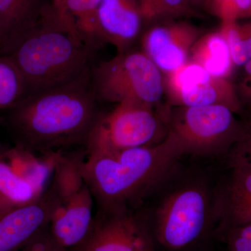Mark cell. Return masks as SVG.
Returning a JSON list of instances; mask_svg holds the SVG:
<instances>
[{
	"label": "cell",
	"mask_w": 251,
	"mask_h": 251,
	"mask_svg": "<svg viewBox=\"0 0 251 251\" xmlns=\"http://www.w3.org/2000/svg\"><path fill=\"white\" fill-rule=\"evenodd\" d=\"M148 216L140 209L97 208L90 232L71 251H156Z\"/></svg>",
	"instance_id": "ba28073f"
},
{
	"label": "cell",
	"mask_w": 251,
	"mask_h": 251,
	"mask_svg": "<svg viewBox=\"0 0 251 251\" xmlns=\"http://www.w3.org/2000/svg\"><path fill=\"white\" fill-rule=\"evenodd\" d=\"M101 0H67L74 25L86 45L95 51L103 44L97 28V12Z\"/></svg>",
	"instance_id": "d6986e66"
},
{
	"label": "cell",
	"mask_w": 251,
	"mask_h": 251,
	"mask_svg": "<svg viewBox=\"0 0 251 251\" xmlns=\"http://www.w3.org/2000/svg\"><path fill=\"white\" fill-rule=\"evenodd\" d=\"M216 235L226 244L225 251H251V226L228 227Z\"/></svg>",
	"instance_id": "484cf974"
},
{
	"label": "cell",
	"mask_w": 251,
	"mask_h": 251,
	"mask_svg": "<svg viewBox=\"0 0 251 251\" xmlns=\"http://www.w3.org/2000/svg\"><path fill=\"white\" fill-rule=\"evenodd\" d=\"M190 62L196 63L217 77L229 78L234 66L228 44L220 29L202 34L194 44Z\"/></svg>",
	"instance_id": "9a60e30c"
},
{
	"label": "cell",
	"mask_w": 251,
	"mask_h": 251,
	"mask_svg": "<svg viewBox=\"0 0 251 251\" xmlns=\"http://www.w3.org/2000/svg\"><path fill=\"white\" fill-rule=\"evenodd\" d=\"M52 9L45 0H0V55L9 53Z\"/></svg>",
	"instance_id": "5bb4252c"
},
{
	"label": "cell",
	"mask_w": 251,
	"mask_h": 251,
	"mask_svg": "<svg viewBox=\"0 0 251 251\" xmlns=\"http://www.w3.org/2000/svg\"><path fill=\"white\" fill-rule=\"evenodd\" d=\"M19 251H69L61 247L52 237L49 227L31 239Z\"/></svg>",
	"instance_id": "4316f807"
},
{
	"label": "cell",
	"mask_w": 251,
	"mask_h": 251,
	"mask_svg": "<svg viewBox=\"0 0 251 251\" xmlns=\"http://www.w3.org/2000/svg\"><path fill=\"white\" fill-rule=\"evenodd\" d=\"M219 29L228 44L234 66L244 67L251 60V21L222 22Z\"/></svg>",
	"instance_id": "7402d4cb"
},
{
	"label": "cell",
	"mask_w": 251,
	"mask_h": 251,
	"mask_svg": "<svg viewBox=\"0 0 251 251\" xmlns=\"http://www.w3.org/2000/svg\"><path fill=\"white\" fill-rule=\"evenodd\" d=\"M143 21L138 0H101L97 12L100 40L117 52L128 50L139 37Z\"/></svg>",
	"instance_id": "7c38bea8"
},
{
	"label": "cell",
	"mask_w": 251,
	"mask_h": 251,
	"mask_svg": "<svg viewBox=\"0 0 251 251\" xmlns=\"http://www.w3.org/2000/svg\"><path fill=\"white\" fill-rule=\"evenodd\" d=\"M168 115L146 105L117 104L99 117L87 140L86 156L160 143L168 135Z\"/></svg>",
	"instance_id": "52a82bcc"
},
{
	"label": "cell",
	"mask_w": 251,
	"mask_h": 251,
	"mask_svg": "<svg viewBox=\"0 0 251 251\" xmlns=\"http://www.w3.org/2000/svg\"><path fill=\"white\" fill-rule=\"evenodd\" d=\"M94 52L63 25L52 9L5 55L22 74L27 97L66 85L90 72Z\"/></svg>",
	"instance_id": "3957f363"
},
{
	"label": "cell",
	"mask_w": 251,
	"mask_h": 251,
	"mask_svg": "<svg viewBox=\"0 0 251 251\" xmlns=\"http://www.w3.org/2000/svg\"><path fill=\"white\" fill-rule=\"evenodd\" d=\"M183 155L179 144L168 133L156 145L87 156L84 179L97 208L140 209L143 200L168 179Z\"/></svg>",
	"instance_id": "7a4b0ae2"
},
{
	"label": "cell",
	"mask_w": 251,
	"mask_h": 251,
	"mask_svg": "<svg viewBox=\"0 0 251 251\" xmlns=\"http://www.w3.org/2000/svg\"><path fill=\"white\" fill-rule=\"evenodd\" d=\"M164 90L170 103L176 106L224 105L236 115L243 111L236 85L230 79L215 76L190 61L165 75Z\"/></svg>",
	"instance_id": "9c48e42d"
},
{
	"label": "cell",
	"mask_w": 251,
	"mask_h": 251,
	"mask_svg": "<svg viewBox=\"0 0 251 251\" xmlns=\"http://www.w3.org/2000/svg\"><path fill=\"white\" fill-rule=\"evenodd\" d=\"M224 105L179 107L169 112L168 133L183 154L209 156L233 150L244 135V123Z\"/></svg>",
	"instance_id": "8992f818"
},
{
	"label": "cell",
	"mask_w": 251,
	"mask_h": 251,
	"mask_svg": "<svg viewBox=\"0 0 251 251\" xmlns=\"http://www.w3.org/2000/svg\"><path fill=\"white\" fill-rule=\"evenodd\" d=\"M86 151L63 154L56 160L51 184L58 193L62 203L66 202L85 186L83 165Z\"/></svg>",
	"instance_id": "ac0fdd59"
},
{
	"label": "cell",
	"mask_w": 251,
	"mask_h": 251,
	"mask_svg": "<svg viewBox=\"0 0 251 251\" xmlns=\"http://www.w3.org/2000/svg\"><path fill=\"white\" fill-rule=\"evenodd\" d=\"M215 191L201 180L166 195L149 218L155 242L168 251H190L216 234Z\"/></svg>",
	"instance_id": "277c9868"
},
{
	"label": "cell",
	"mask_w": 251,
	"mask_h": 251,
	"mask_svg": "<svg viewBox=\"0 0 251 251\" xmlns=\"http://www.w3.org/2000/svg\"><path fill=\"white\" fill-rule=\"evenodd\" d=\"M244 123V135L242 140L234 147L233 150L244 155L251 161V114Z\"/></svg>",
	"instance_id": "f1b7e54d"
},
{
	"label": "cell",
	"mask_w": 251,
	"mask_h": 251,
	"mask_svg": "<svg viewBox=\"0 0 251 251\" xmlns=\"http://www.w3.org/2000/svg\"><path fill=\"white\" fill-rule=\"evenodd\" d=\"M163 75L141 50H128L92 67L91 85L98 100L154 108L165 94Z\"/></svg>",
	"instance_id": "5b68a950"
},
{
	"label": "cell",
	"mask_w": 251,
	"mask_h": 251,
	"mask_svg": "<svg viewBox=\"0 0 251 251\" xmlns=\"http://www.w3.org/2000/svg\"><path fill=\"white\" fill-rule=\"evenodd\" d=\"M26 97L22 74L12 59L0 55V110H9Z\"/></svg>",
	"instance_id": "44dd1931"
},
{
	"label": "cell",
	"mask_w": 251,
	"mask_h": 251,
	"mask_svg": "<svg viewBox=\"0 0 251 251\" xmlns=\"http://www.w3.org/2000/svg\"><path fill=\"white\" fill-rule=\"evenodd\" d=\"M41 195L19 176L7 162L0 158V204L9 206L22 205L34 201Z\"/></svg>",
	"instance_id": "ffe728a7"
},
{
	"label": "cell",
	"mask_w": 251,
	"mask_h": 251,
	"mask_svg": "<svg viewBox=\"0 0 251 251\" xmlns=\"http://www.w3.org/2000/svg\"><path fill=\"white\" fill-rule=\"evenodd\" d=\"M94 203L92 193L85 184L59 206L49 229L61 247L71 251L85 240L93 224Z\"/></svg>",
	"instance_id": "4fadbf2b"
},
{
	"label": "cell",
	"mask_w": 251,
	"mask_h": 251,
	"mask_svg": "<svg viewBox=\"0 0 251 251\" xmlns=\"http://www.w3.org/2000/svg\"><path fill=\"white\" fill-rule=\"evenodd\" d=\"M59 153H50L41 158L35 153L16 146L2 155L6 158L5 161L19 176L42 194L49 187L48 184L53 175L54 165Z\"/></svg>",
	"instance_id": "2e32d148"
},
{
	"label": "cell",
	"mask_w": 251,
	"mask_h": 251,
	"mask_svg": "<svg viewBox=\"0 0 251 251\" xmlns=\"http://www.w3.org/2000/svg\"><path fill=\"white\" fill-rule=\"evenodd\" d=\"M212 9L221 22L251 18V0H211Z\"/></svg>",
	"instance_id": "d4e9b609"
},
{
	"label": "cell",
	"mask_w": 251,
	"mask_h": 251,
	"mask_svg": "<svg viewBox=\"0 0 251 251\" xmlns=\"http://www.w3.org/2000/svg\"><path fill=\"white\" fill-rule=\"evenodd\" d=\"M216 234L228 227L251 226V196L225 185L216 190Z\"/></svg>",
	"instance_id": "e0dca14e"
},
{
	"label": "cell",
	"mask_w": 251,
	"mask_h": 251,
	"mask_svg": "<svg viewBox=\"0 0 251 251\" xmlns=\"http://www.w3.org/2000/svg\"><path fill=\"white\" fill-rule=\"evenodd\" d=\"M50 2L59 21L63 25L81 39L68 11L67 0H50Z\"/></svg>",
	"instance_id": "83f0119b"
},
{
	"label": "cell",
	"mask_w": 251,
	"mask_h": 251,
	"mask_svg": "<svg viewBox=\"0 0 251 251\" xmlns=\"http://www.w3.org/2000/svg\"><path fill=\"white\" fill-rule=\"evenodd\" d=\"M62 204L52 184L34 201L22 205H0V251H19L48 228Z\"/></svg>",
	"instance_id": "30bf717a"
},
{
	"label": "cell",
	"mask_w": 251,
	"mask_h": 251,
	"mask_svg": "<svg viewBox=\"0 0 251 251\" xmlns=\"http://www.w3.org/2000/svg\"><path fill=\"white\" fill-rule=\"evenodd\" d=\"M202 34L201 29L188 23L158 25L144 33L141 51L167 75L189 62L191 50Z\"/></svg>",
	"instance_id": "8fae6325"
},
{
	"label": "cell",
	"mask_w": 251,
	"mask_h": 251,
	"mask_svg": "<svg viewBox=\"0 0 251 251\" xmlns=\"http://www.w3.org/2000/svg\"><path fill=\"white\" fill-rule=\"evenodd\" d=\"M230 155V179L226 186L251 196V161L236 150Z\"/></svg>",
	"instance_id": "cb8c5ba5"
},
{
	"label": "cell",
	"mask_w": 251,
	"mask_h": 251,
	"mask_svg": "<svg viewBox=\"0 0 251 251\" xmlns=\"http://www.w3.org/2000/svg\"><path fill=\"white\" fill-rule=\"evenodd\" d=\"M201 1V0H191V1H194V2H196V1Z\"/></svg>",
	"instance_id": "4dcf8cb0"
},
{
	"label": "cell",
	"mask_w": 251,
	"mask_h": 251,
	"mask_svg": "<svg viewBox=\"0 0 251 251\" xmlns=\"http://www.w3.org/2000/svg\"><path fill=\"white\" fill-rule=\"evenodd\" d=\"M91 70L66 85L28 96L7 110L6 125L16 146L42 156L75 147L85 150L103 113L91 85Z\"/></svg>",
	"instance_id": "6da1fadb"
},
{
	"label": "cell",
	"mask_w": 251,
	"mask_h": 251,
	"mask_svg": "<svg viewBox=\"0 0 251 251\" xmlns=\"http://www.w3.org/2000/svg\"><path fill=\"white\" fill-rule=\"evenodd\" d=\"M144 21L196 16L191 0H138Z\"/></svg>",
	"instance_id": "603a6c76"
},
{
	"label": "cell",
	"mask_w": 251,
	"mask_h": 251,
	"mask_svg": "<svg viewBox=\"0 0 251 251\" xmlns=\"http://www.w3.org/2000/svg\"><path fill=\"white\" fill-rule=\"evenodd\" d=\"M1 31H0V46H1Z\"/></svg>",
	"instance_id": "f546056e"
}]
</instances>
